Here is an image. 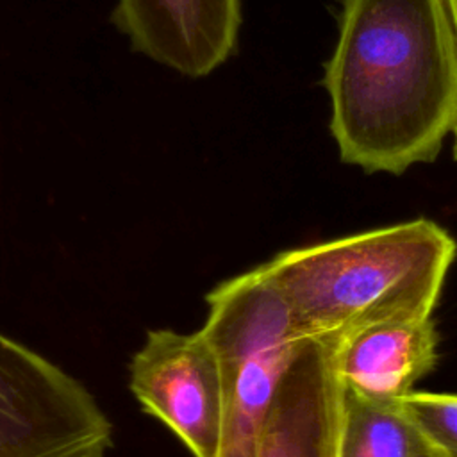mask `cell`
Instances as JSON below:
<instances>
[{
  "mask_svg": "<svg viewBox=\"0 0 457 457\" xmlns=\"http://www.w3.org/2000/svg\"><path fill=\"white\" fill-rule=\"evenodd\" d=\"M323 84L343 162L400 175L434 161L457 114L446 0H341Z\"/></svg>",
  "mask_w": 457,
  "mask_h": 457,
  "instance_id": "6da1fadb",
  "label": "cell"
},
{
  "mask_svg": "<svg viewBox=\"0 0 457 457\" xmlns=\"http://www.w3.org/2000/svg\"><path fill=\"white\" fill-rule=\"evenodd\" d=\"M455 239L420 218L316 245L259 264L303 339L343 341L371 325L430 318Z\"/></svg>",
  "mask_w": 457,
  "mask_h": 457,
  "instance_id": "7a4b0ae2",
  "label": "cell"
},
{
  "mask_svg": "<svg viewBox=\"0 0 457 457\" xmlns=\"http://www.w3.org/2000/svg\"><path fill=\"white\" fill-rule=\"evenodd\" d=\"M205 305L200 330L214 348L223 382L218 457H255L278 384L307 339L259 266L218 282Z\"/></svg>",
  "mask_w": 457,
  "mask_h": 457,
  "instance_id": "3957f363",
  "label": "cell"
},
{
  "mask_svg": "<svg viewBox=\"0 0 457 457\" xmlns=\"http://www.w3.org/2000/svg\"><path fill=\"white\" fill-rule=\"evenodd\" d=\"M129 389L193 457L220 455L223 382L214 348L200 328L148 330L129 362Z\"/></svg>",
  "mask_w": 457,
  "mask_h": 457,
  "instance_id": "277c9868",
  "label": "cell"
},
{
  "mask_svg": "<svg viewBox=\"0 0 457 457\" xmlns=\"http://www.w3.org/2000/svg\"><path fill=\"white\" fill-rule=\"evenodd\" d=\"M339 343L307 339L302 345L278 384L255 457H339Z\"/></svg>",
  "mask_w": 457,
  "mask_h": 457,
  "instance_id": "5b68a950",
  "label": "cell"
},
{
  "mask_svg": "<svg viewBox=\"0 0 457 457\" xmlns=\"http://www.w3.org/2000/svg\"><path fill=\"white\" fill-rule=\"evenodd\" d=\"M112 20L132 46L184 75L227 61L239 30V0H118Z\"/></svg>",
  "mask_w": 457,
  "mask_h": 457,
  "instance_id": "8992f818",
  "label": "cell"
},
{
  "mask_svg": "<svg viewBox=\"0 0 457 457\" xmlns=\"http://www.w3.org/2000/svg\"><path fill=\"white\" fill-rule=\"evenodd\" d=\"M437 359V332L430 318L371 325L337 346V373L345 391L375 402H398Z\"/></svg>",
  "mask_w": 457,
  "mask_h": 457,
  "instance_id": "52a82bcc",
  "label": "cell"
},
{
  "mask_svg": "<svg viewBox=\"0 0 457 457\" xmlns=\"http://www.w3.org/2000/svg\"><path fill=\"white\" fill-rule=\"evenodd\" d=\"M339 457H445L398 402L343 389Z\"/></svg>",
  "mask_w": 457,
  "mask_h": 457,
  "instance_id": "ba28073f",
  "label": "cell"
},
{
  "mask_svg": "<svg viewBox=\"0 0 457 457\" xmlns=\"http://www.w3.org/2000/svg\"><path fill=\"white\" fill-rule=\"evenodd\" d=\"M400 403L445 457H457V395L411 391Z\"/></svg>",
  "mask_w": 457,
  "mask_h": 457,
  "instance_id": "9c48e42d",
  "label": "cell"
},
{
  "mask_svg": "<svg viewBox=\"0 0 457 457\" xmlns=\"http://www.w3.org/2000/svg\"><path fill=\"white\" fill-rule=\"evenodd\" d=\"M446 5L450 11V16H452V21L455 25V30H457V0H446Z\"/></svg>",
  "mask_w": 457,
  "mask_h": 457,
  "instance_id": "30bf717a",
  "label": "cell"
},
{
  "mask_svg": "<svg viewBox=\"0 0 457 457\" xmlns=\"http://www.w3.org/2000/svg\"><path fill=\"white\" fill-rule=\"evenodd\" d=\"M452 132H453V155L457 159V114H455V120L452 125Z\"/></svg>",
  "mask_w": 457,
  "mask_h": 457,
  "instance_id": "8fae6325",
  "label": "cell"
}]
</instances>
